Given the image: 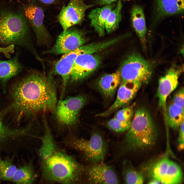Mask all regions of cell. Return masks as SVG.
<instances>
[{
    "mask_svg": "<svg viewBox=\"0 0 184 184\" xmlns=\"http://www.w3.org/2000/svg\"><path fill=\"white\" fill-rule=\"evenodd\" d=\"M10 108L20 116L54 110L56 91L51 78L32 71L15 83L10 91Z\"/></svg>",
    "mask_w": 184,
    "mask_h": 184,
    "instance_id": "1",
    "label": "cell"
},
{
    "mask_svg": "<svg viewBox=\"0 0 184 184\" xmlns=\"http://www.w3.org/2000/svg\"><path fill=\"white\" fill-rule=\"evenodd\" d=\"M40 184H82L85 166L57 150L53 141L41 146Z\"/></svg>",
    "mask_w": 184,
    "mask_h": 184,
    "instance_id": "2",
    "label": "cell"
},
{
    "mask_svg": "<svg viewBox=\"0 0 184 184\" xmlns=\"http://www.w3.org/2000/svg\"><path fill=\"white\" fill-rule=\"evenodd\" d=\"M134 114L131 126L120 143L118 156L128 151L148 149L156 142L157 130L149 112L139 108Z\"/></svg>",
    "mask_w": 184,
    "mask_h": 184,
    "instance_id": "3",
    "label": "cell"
},
{
    "mask_svg": "<svg viewBox=\"0 0 184 184\" xmlns=\"http://www.w3.org/2000/svg\"><path fill=\"white\" fill-rule=\"evenodd\" d=\"M13 45L32 53H38L31 37L30 26L25 15L10 11L0 12V46Z\"/></svg>",
    "mask_w": 184,
    "mask_h": 184,
    "instance_id": "4",
    "label": "cell"
},
{
    "mask_svg": "<svg viewBox=\"0 0 184 184\" xmlns=\"http://www.w3.org/2000/svg\"><path fill=\"white\" fill-rule=\"evenodd\" d=\"M122 82L147 83L151 78L153 67L151 63L139 53L133 52L128 55L119 70Z\"/></svg>",
    "mask_w": 184,
    "mask_h": 184,
    "instance_id": "5",
    "label": "cell"
},
{
    "mask_svg": "<svg viewBox=\"0 0 184 184\" xmlns=\"http://www.w3.org/2000/svg\"><path fill=\"white\" fill-rule=\"evenodd\" d=\"M108 46V43L106 41L92 43L83 45L74 51L64 54L56 62L54 69L55 74L61 76L64 88L66 85L75 61L78 55L84 53L93 54L103 50Z\"/></svg>",
    "mask_w": 184,
    "mask_h": 184,
    "instance_id": "6",
    "label": "cell"
},
{
    "mask_svg": "<svg viewBox=\"0 0 184 184\" xmlns=\"http://www.w3.org/2000/svg\"><path fill=\"white\" fill-rule=\"evenodd\" d=\"M82 184H122L121 177L110 165L101 162L86 166Z\"/></svg>",
    "mask_w": 184,
    "mask_h": 184,
    "instance_id": "7",
    "label": "cell"
},
{
    "mask_svg": "<svg viewBox=\"0 0 184 184\" xmlns=\"http://www.w3.org/2000/svg\"><path fill=\"white\" fill-rule=\"evenodd\" d=\"M74 147L81 151L92 164L103 162L106 152V145L102 136L94 133L88 139H77Z\"/></svg>",
    "mask_w": 184,
    "mask_h": 184,
    "instance_id": "8",
    "label": "cell"
},
{
    "mask_svg": "<svg viewBox=\"0 0 184 184\" xmlns=\"http://www.w3.org/2000/svg\"><path fill=\"white\" fill-rule=\"evenodd\" d=\"M86 41L82 31L71 27L62 32L54 45L44 53L58 55L68 53L83 45Z\"/></svg>",
    "mask_w": 184,
    "mask_h": 184,
    "instance_id": "9",
    "label": "cell"
},
{
    "mask_svg": "<svg viewBox=\"0 0 184 184\" xmlns=\"http://www.w3.org/2000/svg\"><path fill=\"white\" fill-rule=\"evenodd\" d=\"M86 101L83 96L71 97L60 100L57 103L54 110L60 122L68 125L77 121L80 111Z\"/></svg>",
    "mask_w": 184,
    "mask_h": 184,
    "instance_id": "10",
    "label": "cell"
},
{
    "mask_svg": "<svg viewBox=\"0 0 184 184\" xmlns=\"http://www.w3.org/2000/svg\"><path fill=\"white\" fill-rule=\"evenodd\" d=\"M94 6L86 4L84 0H70L67 5L63 6L58 16L63 31L81 22L84 19L86 10Z\"/></svg>",
    "mask_w": 184,
    "mask_h": 184,
    "instance_id": "11",
    "label": "cell"
},
{
    "mask_svg": "<svg viewBox=\"0 0 184 184\" xmlns=\"http://www.w3.org/2000/svg\"><path fill=\"white\" fill-rule=\"evenodd\" d=\"M183 70L182 67L174 65L159 79L157 94L159 106L164 116L167 109V98L177 87L179 78Z\"/></svg>",
    "mask_w": 184,
    "mask_h": 184,
    "instance_id": "12",
    "label": "cell"
},
{
    "mask_svg": "<svg viewBox=\"0 0 184 184\" xmlns=\"http://www.w3.org/2000/svg\"><path fill=\"white\" fill-rule=\"evenodd\" d=\"M25 15L34 33L37 44L49 45L51 36L43 24L44 14L42 9L36 5H30L26 9Z\"/></svg>",
    "mask_w": 184,
    "mask_h": 184,
    "instance_id": "13",
    "label": "cell"
},
{
    "mask_svg": "<svg viewBox=\"0 0 184 184\" xmlns=\"http://www.w3.org/2000/svg\"><path fill=\"white\" fill-rule=\"evenodd\" d=\"M101 59L99 56L91 54L78 55L74 63L70 77L72 81H82L90 76L99 67Z\"/></svg>",
    "mask_w": 184,
    "mask_h": 184,
    "instance_id": "14",
    "label": "cell"
},
{
    "mask_svg": "<svg viewBox=\"0 0 184 184\" xmlns=\"http://www.w3.org/2000/svg\"><path fill=\"white\" fill-rule=\"evenodd\" d=\"M142 84L132 81L122 82L117 91L116 99L106 110L96 114L97 116L107 117L119 108L129 103L133 99Z\"/></svg>",
    "mask_w": 184,
    "mask_h": 184,
    "instance_id": "15",
    "label": "cell"
},
{
    "mask_svg": "<svg viewBox=\"0 0 184 184\" xmlns=\"http://www.w3.org/2000/svg\"><path fill=\"white\" fill-rule=\"evenodd\" d=\"M153 21L183 12L184 0H154Z\"/></svg>",
    "mask_w": 184,
    "mask_h": 184,
    "instance_id": "16",
    "label": "cell"
},
{
    "mask_svg": "<svg viewBox=\"0 0 184 184\" xmlns=\"http://www.w3.org/2000/svg\"><path fill=\"white\" fill-rule=\"evenodd\" d=\"M19 53L7 60L0 59V82L4 91L8 81L17 76L22 70L23 66L19 60Z\"/></svg>",
    "mask_w": 184,
    "mask_h": 184,
    "instance_id": "17",
    "label": "cell"
},
{
    "mask_svg": "<svg viewBox=\"0 0 184 184\" xmlns=\"http://www.w3.org/2000/svg\"><path fill=\"white\" fill-rule=\"evenodd\" d=\"M116 5V4L113 3L101 7L93 9L89 13L88 17L90 20L91 25L100 36L105 35L106 21L109 14Z\"/></svg>",
    "mask_w": 184,
    "mask_h": 184,
    "instance_id": "18",
    "label": "cell"
},
{
    "mask_svg": "<svg viewBox=\"0 0 184 184\" xmlns=\"http://www.w3.org/2000/svg\"><path fill=\"white\" fill-rule=\"evenodd\" d=\"M133 28L138 37L144 50L146 48V27L143 11L140 6L135 5L131 11Z\"/></svg>",
    "mask_w": 184,
    "mask_h": 184,
    "instance_id": "19",
    "label": "cell"
},
{
    "mask_svg": "<svg viewBox=\"0 0 184 184\" xmlns=\"http://www.w3.org/2000/svg\"><path fill=\"white\" fill-rule=\"evenodd\" d=\"M121 81L119 70L112 73L105 74L98 82L99 88L106 97H113Z\"/></svg>",
    "mask_w": 184,
    "mask_h": 184,
    "instance_id": "20",
    "label": "cell"
},
{
    "mask_svg": "<svg viewBox=\"0 0 184 184\" xmlns=\"http://www.w3.org/2000/svg\"><path fill=\"white\" fill-rule=\"evenodd\" d=\"M38 176L32 164L25 163L17 168L11 181L16 184H34Z\"/></svg>",
    "mask_w": 184,
    "mask_h": 184,
    "instance_id": "21",
    "label": "cell"
},
{
    "mask_svg": "<svg viewBox=\"0 0 184 184\" xmlns=\"http://www.w3.org/2000/svg\"><path fill=\"white\" fill-rule=\"evenodd\" d=\"M184 109L172 102L167 106L165 117L169 126L172 129L178 130L184 122Z\"/></svg>",
    "mask_w": 184,
    "mask_h": 184,
    "instance_id": "22",
    "label": "cell"
},
{
    "mask_svg": "<svg viewBox=\"0 0 184 184\" xmlns=\"http://www.w3.org/2000/svg\"><path fill=\"white\" fill-rule=\"evenodd\" d=\"M122 4L121 0H118L115 7L109 14L105 24V31L110 33L118 27L122 17L121 9Z\"/></svg>",
    "mask_w": 184,
    "mask_h": 184,
    "instance_id": "23",
    "label": "cell"
},
{
    "mask_svg": "<svg viewBox=\"0 0 184 184\" xmlns=\"http://www.w3.org/2000/svg\"><path fill=\"white\" fill-rule=\"evenodd\" d=\"M123 164L122 175L125 184H144L143 178L141 174L127 162Z\"/></svg>",
    "mask_w": 184,
    "mask_h": 184,
    "instance_id": "24",
    "label": "cell"
},
{
    "mask_svg": "<svg viewBox=\"0 0 184 184\" xmlns=\"http://www.w3.org/2000/svg\"><path fill=\"white\" fill-rule=\"evenodd\" d=\"M182 176V170L179 166L171 160L161 183L163 184H180Z\"/></svg>",
    "mask_w": 184,
    "mask_h": 184,
    "instance_id": "25",
    "label": "cell"
},
{
    "mask_svg": "<svg viewBox=\"0 0 184 184\" xmlns=\"http://www.w3.org/2000/svg\"><path fill=\"white\" fill-rule=\"evenodd\" d=\"M171 160L165 156L157 161L153 166L152 174L155 180L161 182L169 167Z\"/></svg>",
    "mask_w": 184,
    "mask_h": 184,
    "instance_id": "26",
    "label": "cell"
},
{
    "mask_svg": "<svg viewBox=\"0 0 184 184\" xmlns=\"http://www.w3.org/2000/svg\"><path fill=\"white\" fill-rule=\"evenodd\" d=\"M17 169L12 159H0V181H11Z\"/></svg>",
    "mask_w": 184,
    "mask_h": 184,
    "instance_id": "27",
    "label": "cell"
},
{
    "mask_svg": "<svg viewBox=\"0 0 184 184\" xmlns=\"http://www.w3.org/2000/svg\"><path fill=\"white\" fill-rule=\"evenodd\" d=\"M132 120L122 121L114 117L107 121L106 126L111 130L116 132H121L127 131L130 128Z\"/></svg>",
    "mask_w": 184,
    "mask_h": 184,
    "instance_id": "28",
    "label": "cell"
},
{
    "mask_svg": "<svg viewBox=\"0 0 184 184\" xmlns=\"http://www.w3.org/2000/svg\"><path fill=\"white\" fill-rule=\"evenodd\" d=\"M23 130L10 129L5 126L0 119V142L9 137L15 136L24 133Z\"/></svg>",
    "mask_w": 184,
    "mask_h": 184,
    "instance_id": "29",
    "label": "cell"
},
{
    "mask_svg": "<svg viewBox=\"0 0 184 184\" xmlns=\"http://www.w3.org/2000/svg\"><path fill=\"white\" fill-rule=\"evenodd\" d=\"M133 106L125 107L118 111L115 117L116 119L122 121H128L132 120L134 114Z\"/></svg>",
    "mask_w": 184,
    "mask_h": 184,
    "instance_id": "30",
    "label": "cell"
},
{
    "mask_svg": "<svg viewBox=\"0 0 184 184\" xmlns=\"http://www.w3.org/2000/svg\"><path fill=\"white\" fill-rule=\"evenodd\" d=\"M184 88L182 87L174 94L172 102L175 105L184 109Z\"/></svg>",
    "mask_w": 184,
    "mask_h": 184,
    "instance_id": "31",
    "label": "cell"
},
{
    "mask_svg": "<svg viewBox=\"0 0 184 184\" xmlns=\"http://www.w3.org/2000/svg\"><path fill=\"white\" fill-rule=\"evenodd\" d=\"M15 46L13 45L6 47L0 46V53H3L6 57L10 59L11 58L10 53H13L15 52Z\"/></svg>",
    "mask_w": 184,
    "mask_h": 184,
    "instance_id": "32",
    "label": "cell"
},
{
    "mask_svg": "<svg viewBox=\"0 0 184 184\" xmlns=\"http://www.w3.org/2000/svg\"><path fill=\"white\" fill-rule=\"evenodd\" d=\"M184 122L181 124L178 130V147L180 150L183 149L184 147Z\"/></svg>",
    "mask_w": 184,
    "mask_h": 184,
    "instance_id": "33",
    "label": "cell"
},
{
    "mask_svg": "<svg viewBox=\"0 0 184 184\" xmlns=\"http://www.w3.org/2000/svg\"><path fill=\"white\" fill-rule=\"evenodd\" d=\"M118 0H95V3L97 4L100 5H106L109 4L117 1ZM127 1L129 0H121Z\"/></svg>",
    "mask_w": 184,
    "mask_h": 184,
    "instance_id": "34",
    "label": "cell"
},
{
    "mask_svg": "<svg viewBox=\"0 0 184 184\" xmlns=\"http://www.w3.org/2000/svg\"><path fill=\"white\" fill-rule=\"evenodd\" d=\"M45 4H50L53 3L55 0H39Z\"/></svg>",
    "mask_w": 184,
    "mask_h": 184,
    "instance_id": "35",
    "label": "cell"
},
{
    "mask_svg": "<svg viewBox=\"0 0 184 184\" xmlns=\"http://www.w3.org/2000/svg\"><path fill=\"white\" fill-rule=\"evenodd\" d=\"M148 184H163L160 182L154 180L149 182Z\"/></svg>",
    "mask_w": 184,
    "mask_h": 184,
    "instance_id": "36",
    "label": "cell"
}]
</instances>
